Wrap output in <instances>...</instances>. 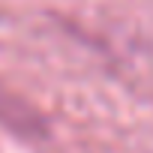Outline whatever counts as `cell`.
<instances>
[{"label":"cell","instance_id":"1","mask_svg":"<svg viewBox=\"0 0 153 153\" xmlns=\"http://www.w3.org/2000/svg\"><path fill=\"white\" fill-rule=\"evenodd\" d=\"M0 126L21 138H45V132H48L45 117L3 84H0Z\"/></svg>","mask_w":153,"mask_h":153}]
</instances>
